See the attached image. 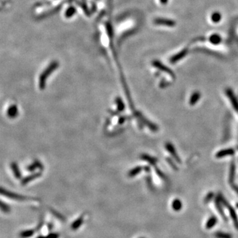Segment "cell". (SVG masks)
Segmentation results:
<instances>
[{"label": "cell", "mask_w": 238, "mask_h": 238, "mask_svg": "<svg viewBox=\"0 0 238 238\" xmlns=\"http://www.w3.org/2000/svg\"><path fill=\"white\" fill-rule=\"evenodd\" d=\"M1 194H3V195L6 196L7 197H9V198H12V199H15V200H25V199H27V198L24 196L19 195V194L11 193V192H9L8 191H6V190H3V189H1Z\"/></svg>", "instance_id": "obj_1"}, {"label": "cell", "mask_w": 238, "mask_h": 238, "mask_svg": "<svg viewBox=\"0 0 238 238\" xmlns=\"http://www.w3.org/2000/svg\"><path fill=\"white\" fill-rule=\"evenodd\" d=\"M83 222V216H81L80 217H79L76 220H75L74 222L72 223V226H71V228H72L73 230H76L82 225Z\"/></svg>", "instance_id": "obj_2"}, {"label": "cell", "mask_w": 238, "mask_h": 238, "mask_svg": "<svg viewBox=\"0 0 238 238\" xmlns=\"http://www.w3.org/2000/svg\"><path fill=\"white\" fill-rule=\"evenodd\" d=\"M35 231L34 230H24L20 233L19 236L21 238H29L32 237L35 234Z\"/></svg>", "instance_id": "obj_3"}, {"label": "cell", "mask_w": 238, "mask_h": 238, "mask_svg": "<svg viewBox=\"0 0 238 238\" xmlns=\"http://www.w3.org/2000/svg\"><path fill=\"white\" fill-rule=\"evenodd\" d=\"M228 207L229 208V210H230V213L231 216H232L233 220V222H234V225L235 226V228H236L238 230V220L237 218V215L235 212V210H233L232 208H231L230 206L228 205Z\"/></svg>", "instance_id": "obj_4"}, {"label": "cell", "mask_w": 238, "mask_h": 238, "mask_svg": "<svg viewBox=\"0 0 238 238\" xmlns=\"http://www.w3.org/2000/svg\"><path fill=\"white\" fill-rule=\"evenodd\" d=\"M217 221H218V220H217L216 217L212 216L211 218H210V219L208 220L207 224H206V227H207V229L212 228L216 224Z\"/></svg>", "instance_id": "obj_5"}, {"label": "cell", "mask_w": 238, "mask_h": 238, "mask_svg": "<svg viewBox=\"0 0 238 238\" xmlns=\"http://www.w3.org/2000/svg\"><path fill=\"white\" fill-rule=\"evenodd\" d=\"M172 207L173 208V210H175V211H178L182 208V203L181 202V200H178V199H176L173 202L172 204Z\"/></svg>", "instance_id": "obj_6"}, {"label": "cell", "mask_w": 238, "mask_h": 238, "mask_svg": "<svg viewBox=\"0 0 238 238\" xmlns=\"http://www.w3.org/2000/svg\"><path fill=\"white\" fill-rule=\"evenodd\" d=\"M215 237L216 238H232V235L229 233L224 232H217L215 233Z\"/></svg>", "instance_id": "obj_7"}, {"label": "cell", "mask_w": 238, "mask_h": 238, "mask_svg": "<svg viewBox=\"0 0 238 238\" xmlns=\"http://www.w3.org/2000/svg\"><path fill=\"white\" fill-rule=\"evenodd\" d=\"M1 209L2 211L5 213H8L10 211V208L8 204H6L5 203H4L3 202H1Z\"/></svg>", "instance_id": "obj_8"}, {"label": "cell", "mask_w": 238, "mask_h": 238, "mask_svg": "<svg viewBox=\"0 0 238 238\" xmlns=\"http://www.w3.org/2000/svg\"><path fill=\"white\" fill-rule=\"evenodd\" d=\"M60 235L57 233H52L46 236H38L36 238H59Z\"/></svg>", "instance_id": "obj_9"}, {"label": "cell", "mask_w": 238, "mask_h": 238, "mask_svg": "<svg viewBox=\"0 0 238 238\" xmlns=\"http://www.w3.org/2000/svg\"><path fill=\"white\" fill-rule=\"evenodd\" d=\"M74 13H75V9L72 8V9H71V10H70V11H69V10H68L67 12H66V17H71V16H72L73 14H74Z\"/></svg>", "instance_id": "obj_10"}, {"label": "cell", "mask_w": 238, "mask_h": 238, "mask_svg": "<svg viewBox=\"0 0 238 238\" xmlns=\"http://www.w3.org/2000/svg\"><path fill=\"white\" fill-rule=\"evenodd\" d=\"M52 214H53L54 215H55V216H56L58 218L62 220H64V217H63L62 216V215H61L60 214H59L58 212H56V211H54V210H52Z\"/></svg>", "instance_id": "obj_11"}, {"label": "cell", "mask_w": 238, "mask_h": 238, "mask_svg": "<svg viewBox=\"0 0 238 238\" xmlns=\"http://www.w3.org/2000/svg\"><path fill=\"white\" fill-rule=\"evenodd\" d=\"M140 238H144V237H140Z\"/></svg>", "instance_id": "obj_12"}]
</instances>
